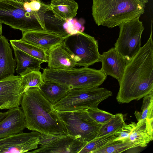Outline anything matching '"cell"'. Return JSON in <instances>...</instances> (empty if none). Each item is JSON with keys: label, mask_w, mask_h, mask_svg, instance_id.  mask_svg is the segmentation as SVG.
Returning a JSON list of instances; mask_svg holds the SVG:
<instances>
[{"label": "cell", "mask_w": 153, "mask_h": 153, "mask_svg": "<svg viewBox=\"0 0 153 153\" xmlns=\"http://www.w3.org/2000/svg\"><path fill=\"white\" fill-rule=\"evenodd\" d=\"M152 33L151 30L147 42L138 52L126 60L116 97L120 103L138 100L153 92Z\"/></svg>", "instance_id": "obj_1"}, {"label": "cell", "mask_w": 153, "mask_h": 153, "mask_svg": "<svg viewBox=\"0 0 153 153\" xmlns=\"http://www.w3.org/2000/svg\"><path fill=\"white\" fill-rule=\"evenodd\" d=\"M20 105L28 129L42 134H68L57 111L39 88L32 87L26 90Z\"/></svg>", "instance_id": "obj_2"}, {"label": "cell", "mask_w": 153, "mask_h": 153, "mask_svg": "<svg viewBox=\"0 0 153 153\" xmlns=\"http://www.w3.org/2000/svg\"><path fill=\"white\" fill-rule=\"evenodd\" d=\"M145 7L137 0H92V15L98 26L112 28L140 18Z\"/></svg>", "instance_id": "obj_3"}, {"label": "cell", "mask_w": 153, "mask_h": 153, "mask_svg": "<svg viewBox=\"0 0 153 153\" xmlns=\"http://www.w3.org/2000/svg\"><path fill=\"white\" fill-rule=\"evenodd\" d=\"M47 8L28 12L24 4L14 0H0V23L22 32L45 29L43 15Z\"/></svg>", "instance_id": "obj_4"}, {"label": "cell", "mask_w": 153, "mask_h": 153, "mask_svg": "<svg viewBox=\"0 0 153 153\" xmlns=\"http://www.w3.org/2000/svg\"><path fill=\"white\" fill-rule=\"evenodd\" d=\"M44 82H55L73 88L98 87L105 80L106 75L101 69L83 67L63 69H43Z\"/></svg>", "instance_id": "obj_5"}, {"label": "cell", "mask_w": 153, "mask_h": 153, "mask_svg": "<svg viewBox=\"0 0 153 153\" xmlns=\"http://www.w3.org/2000/svg\"><path fill=\"white\" fill-rule=\"evenodd\" d=\"M112 95L111 91L99 87L73 88L53 105L58 111L96 108H98L100 103Z\"/></svg>", "instance_id": "obj_6"}, {"label": "cell", "mask_w": 153, "mask_h": 153, "mask_svg": "<svg viewBox=\"0 0 153 153\" xmlns=\"http://www.w3.org/2000/svg\"><path fill=\"white\" fill-rule=\"evenodd\" d=\"M62 44L79 67H88L100 62L98 42L93 36L78 33L66 37Z\"/></svg>", "instance_id": "obj_7"}, {"label": "cell", "mask_w": 153, "mask_h": 153, "mask_svg": "<svg viewBox=\"0 0 153 153\" xmlns=\"http://www.w3.org/2000/svg\"><path fill=\"white\" fill-rule=\"evenodd\" d=\"M58 111L68 134L88 142L96 137L101 124L95 121L86 110Z\"/></svg>", "instance_id": "obj_8"}, {"label": "cell", "mask_w": 153, "mask_h": 153, "mask_svg": "<svg viewBox=\"0 0 153 153\" xmlns=\"http://www.w3.org/2000/svg\"><path fill=\"white\" fill-rule=\"evenodd\" d=\"M139 18L124 22L118 26L119 36L114 48L126 60L132 58L141 47V38L144 28Z\"/></svg>", "instance_id": "obj_9"}, {"label": "cell", "mask_w": 153, "mask_h": 153, "mask_svg": "<svg viewBox=\"0 0 153 153\" xmlns=\"http://www.w3.org/2000/svg\"><path fill=\"white\" fill-rule=\"evenodd\" d=\"M87 143L68 134H42L39 148L28 152L79 153Z\"/></svg>", "instance_id": "obj_10"}, {"label": "cell", "mask_w": 153, "mask_h": 153, "mask_svg": "<svg viewBox=\"0 0 153 153\" xmlns=\"http://www.w3.org/2000/svg\"><path fill=\"white\" fill-rule=\"evenodd\" d=\"M42 134L33 131L23 132L0 139V153L27 152L36 149Z\"/></svg>", "instance_id": "obj_11"}, {"label": "cell", "mask_w": 153, "mask_h": 153, "mask_svg": "<svg viewBox=\"0 0 153 153\" xmlns=\"http://www.w3.org/2000/svg\"><path fill=\"white\" fill-rule=\"evenodd\" d=\"M25 91L20 75H12L0 80V102L10 109L20 105Z\"/></svg>", "instance_id": "obj_12"}, {"label": "cell", "mask_w": 153, "mask_h": 153, "mask_svg": "<svg viewBox=\"0 0 153 153\" xmlns=\"http://www.w3.org/2000/svg\"><path fill=\"white\" fill-rule=\"evenodd\" d=\"M101 69L106 75L116 79L118 82L120 81L126 63V59L114 48H112L100 54Z\"/></svg>", "instance_id": "obj_13"}, {"label": "cell", "mask_w": 153, "mask_h": 153, "mask_svg": "<svg viewBox=\"0 0 153 153\" xmlns=\"http://www.w3.org/2000/svg\"><path fill=\"white\" fill-rule=\"evenodd\" d=\"M8 110L7 115L0 121V139L22 132L26 128L25 117L21 107Z\"/></svg>", "instance_id": "obj_14"}, {"label": "cell", "mask_w": 153, "mask_h": 153, "mask_svg": "<svg viewBox=\"0 0 153 153\" xmlns=\"http://www.w3.org/2000/svg\"><path fill=\"white\" fill-rule=\"evenodd\" d=\"M22 40L47 51L62 43L65 38L55 33L45 30L22 32Z\"/></svg>", "instance_id": "obj_15"}, {"label": "cell", "mask_w": 153, "mask_h": 153, "mask_svg": "<svg viewBox=\"0 0 153 153\" xmlns=\"http://www.w3.org/2000/svg\"><path fill=\"white\" fill-rule=\"evenodd\" d=\"M46 53L48 68L67 69L77 65L76 61L64 47L62 43L52 47Z\"/></svg>", "instance_id": "obj_16"}, {"label": "cell", "mask_w": 153, "mask_h": 153, "mask_svg": "<svg viewBox=\"0 0 153 153\" xmlns=\"http://www.w3.org/2000/svg\"><path fill=\"white\" fill-rule=\"evenodd\" d=\"M16 62L13 57L12 51L7 39L0 36V80L14 75Z\"/></svg>", "instance_id": "obj_17"}, {"label": "cell", "mask_w": 153, "mask_h": 153, "mask_svg": "<svg viewBox=\"0 0 153 153\" xmlns=\"http://www.w3.org/2000/svg\"><path fill=\"white\" fill-rule=\"evenodd\" d=\"M48 7L56 19L65 20L76 16L79 6L74 0H50Z\"/></svg>", "instance_id": "obj_18"}, {"label": "cell", "mask_w": 153, "mask_h": 153, "mask_svg": "<svg viewBox=\"0 0 153 153\" xmlns=\"http://www.w3.org/2000/svg\"><path fill=\"white\" fill-rule=\"evenodd\" d=\"M129 138L131 142L141 147H145L153 140V125L141 120L136 126Z\"/></svg>", "instance_id": "obj_19"}, {"label": "cell", "mask_w": 153, "mask_h": 153, "mask_svg": "<svg viewBox=\"0 0 153 153\" xmlns=\"http://www.w3.org/2000/svg\"><path fill=\"white\" fill-rule=\"evenodd\" d=\"M17 66L15 69L18 75H21L29 71H39L42 61L33 57L22 51L13 48Z\"/></svg>", "instance_id": "obj_20"}, {"label": "cell", "mask_w": 153, "mask_h": 153, "mask_svg": "<svg viewBox=\"0 0 153 153\" xmlns=\"http://www.w3.org/2000/svg\"><path fill=\"white\" fill-rule=\"evenodd\" d=\"M39 89L44 96L53 105L63 98L71 89L68 87L51 81L44 82Z\"/></svg>", "instance_id": "obj_21"}, {"label": "cell", "mask_w": 153, "mask_h": 153, "mask_svg": "<svg viewBox=\"0 0 153 153\" xmlns=\"http://www.w3.org/2000/svg\"><path fill=\"white\" fill-rule=\"evenodd\" d=\"M10 42L13 48L20 50L44 62H48L47 54L46 51L44 49L27 43L21 39L10 40Z\"/></svg>", "instance_id": "obj_22"}, {"label": "cell", "mask_w": 153, "mask_h": 153, "mask_svg": "<svg viewBox=\"0 0 153 153\" xmlns=\"http://www.w3.org/2000/svg\"><path fill=\"white\" fill-rule=\"evenodd\" d=\"M138 146L131 142L129 138L113 141L93 153H120Z\"/></svg>", "instance_id": "obj_23"}, {"label": "cell", "mask_w": 153, "mask_h": 153, "mask_svg": "<svg viewBox=\"0 0 153 153\" xmlns=\"http://www.w3.org/2000/svg\"><path fill=\"white\" fill-rule=\"evenodd\" d=\"M125 123L123 115L122 114L117 113L113 115L108 121L101 125L96 137L108 134H114L123 127Z\"/></svg>", "instance_id": "obj_24"}, {"label": "cell", "mask_w": 153, "mask_h": 153, "mask_svg": "<svg viewBox=\"0 0 153 153\" xmlns=\"http://www.w3.org/2000/svg\"><path fill=\"white\" fill-rule=\"evenodd\" d=\"M22 84L25 91L30 88H39L44 82L42 74L39 71H32L20 75Z\"/></svg>", "instance_id": "obj_25"}, {"label": "cell", "mask_w": 153, "mask_h": 153, "mask_svg": "<svg viewBox=\"0 0 153 153\" xmlns=\"http://www.w3.org/2000/svg\"><path fill=\"white\" fill-rule=\"evenodd\" d=\"M114 138V134H108L96 137L87 142L79 153H93L95 151L103 147L113 141Z\"/></svg>", "instance_id": "obj_26"}, {"label": "cell", "mask_w": 153, "mask_h": 153, "mask_svg": "<svg viewBox=\"0 0 153 153\" xmlns=\"http://www.w3.org/2000/svg\"><path fill=\"white\" fill-rule=\"evenodd\" d=\"M134 114L138 121L146 118H153V92L143 97L141 111Z\"/></svg>", "instance_id": "obj_27"}, {"label": "cell", "mask_w": 153, "mask_h": 153, "mask_svg": "<svg viewBox=\"0 0 153 153\" xmlns=\"http://www.w3.org/2000/svg\"><path fill=\"white\" fill-rule=\"evenodd\" d=\"M90 117L97 123L103 124L108 121L113 114L98 108L87 109Z\"/></svg>", "instance_id": "obj_28"}, {"label": "cell", "mask_w": 153, "mask_h": 153, "mask_svg": "<svg viewBox=\"0 0 153 153\" xmlns=\"http://www.w3.org/2000/svg\"><path fill=\"white\" fill-rule=\"evenodd\" d=\"M136 125V123L134 122L125 123L123 127L114 134L115 138L113 141L129 138Z\"/></svg>", "instance_id": "obj_29"}, {"label": "cell", "mask_w": 153, "mask_h": 153, "mask_svg": "<svg viewBox=\"0 0 153 153\" xmlns=\"http://www.w3.org/2000/svg\"><path fill=\"white\" fill-rule=\"evenodd\" d=\"M32 10L39 11L42 9V4L39 1H33L30 2Z\"/></svg>", "instance_id": "obj_30"}, {"label": "cell", "mask_w": 153, "mask_h": 153, "mask_svg": "<svg viewBox=\"0 0 153 153\" xmlns=\"http://www.w3.org/2000/svg\"><path fill=\"white\" fill-rule=\"evenodd\" d=\"M8 113V111L5 112H0V121L5 117Z\"/></svg>", "instance_id": "obj_31"}, {"label": "cell", "mask_w": 153, "mask_h": 153, "mask_svg": "<svg viewBox=\"0 0 153 153\" xmlns=\"http://www.w3.org/2000/svg\"><path fill=\"white\" fill-rule=\"evenodd\" d=\"M10 108L7 105L0 102V110L9 109Z\"/></svg>", "instance_id": "obj_32"}, {"label": "cell", "mask_w": 153, "mask_h": 153, "mask_svg": "<svg viewBox=\"0 0 153 153\" xmlns=\"http://www.w3.org/2000/svg\"><path fill=\"white\" fill-rule=\"evenodd\" d=\"M23 4L26 2H30L31 1L30 0H14Z\"/></svg>", "instance_id": "obj_33"}, {"label": "cell", "mask_w": 153, "mask_h": 153, "mask_svg": "<svg viewBox=\"0 0 153 153\" xmlns=\"http://www.w3.org/2000/svg\"><path fill=\"white\" fill-rule=\"evenodd\" d=\"M140 2L145 4L148 2V0H137Z\"/></svg>", "instance_id": "obj_34"}, {"label": "cell", "mask_w": 153, "mask_h": 153, "mask_svg": "<svg viewBox=\"0 0 153 153\" xmlns=\"http://www.w3.org/2000/svg\"><path fill=\"white\" fill-rule=\"evenodd\" d=\"M2 33V24L0 23V36Z\"/></svg>", "instance_id": "obj_35"}, {"label": "cell", "mask_w": 153, "mask_h": 153, "mask_svg": "<svg viewBox=\"0 0 153 153\" xmlns=\"http://www.w3.org/2000/svg\"><path fill=\"white\" fill-rule=\"evenodd\" d=\"M31 1H37V0H30Z\"/></svg>", "instance_id": "obj_36"}]
</instances>
